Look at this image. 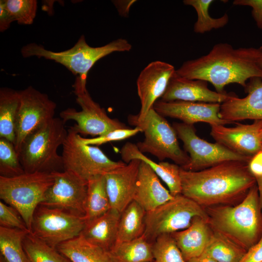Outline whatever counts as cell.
Wrapping results in <instances>:
<instances>
[{
	"label": "cell",
	"mask_w": 262,
	"mask_h": 262,
	"mask_svg": "<svg viewBox=\"0 0 262 262\" xmlns=\"http://www.w3.org/2000/svg\"><path fill=\"white\" fill-rule=\"evenodd\" d=\"M257 56V48H234L229 43H220L207 54L184 62L176 73L188 79L209 82L216 92L222 93L229 84L238 83L245 88L250 79H262Z\"/></svg>",
	"instance_id": "cell-1"
},
{
	"label": "cell",
	"mask_w": 262,
	"mask_h": 262,
	"mask_svg": "<svg viewBox=\"0 0 262 262\" xmlns=\"http://www.w3.org/2000/svg\"><path fill=\"white\" fill-rule=\"evenodd\" d=\"M248 164L229 161L196 171L180 167L181 194L204 208L244 197L256 184Z\"/></svg>",
	"instance_id": "cell-2"
},
{
	"label": "cell",
	"mask_w": 262,
	"mask_h": 262,
	"mask_svg": "<svg viewBox=\"0 0 262 262\" xmlns=\"http://www.w3.org/2000/svg\"><path fill=\"white\" fill-rule=\"evenodd\" d=\"M204 209L213 231L224 235L246 251L262 235V211L256 184L235 206L222 204Z\"/></svg>",
	"instance_id": "cell-3"
},
{
	"label": "cell",
	"mask_w": 262,
	"mask_h": 262,
	"mask_svg": "<svg viewBox=\"0 0 262 262\" xmlns=\"http://www.w3.org/2000/svg\"><path fill=\"white\" fill-rule=\"evenodd\" d=\"M65 124L54 117L26 137L19 154L25 173L64 171L62 156L57 151L67 135Z\"/></svg>",
	"instance_id": "cell-4"
},
{
	"label": "cell",
	"mask_w": 262,
	"mask_h": 262,
	"mask_svg": "<svg viewBox=\"0 0 262 262\" xmlns=\"http://www.w3.org/2000/svg\"><path fill=\"white\" fill-rule=\"evenodd\" d=\"M131 48L128 41L121 38L102 46L91 47L82 35L73 47L66 50L54 52L33 43L24 46L21 53L25 58L36 56L53 60L65 66L76 76L87 79L88 72L98 60L113 52L129 51Z\"/></svg>",
	"instance_id": "cell-5"
},
{
	"label": "cell",
	"mask_w": 262,
	"mask_h": 262,
	"mask_svg": "<svg viewBox=\"0 0 262 262\" xmlns=\"http://www.w3.org/2000/svg\"><path fill=\"white\" fill-rule=\"evenodd\" d=\"M53 181L52 172H25L10 178L0 176V198L16 210L31 232L34 212Z\"/></svg>",
	"instance_id": "cell-6"
},
{
	"label": "cell",
	"mask_w": 262,
	"mask_h": 262,
	"mask_svg": "<svg viewBox=\"0 0 262 262\" xmlns=\"http://www.w3.org/2000/svg\"><path fill=\"white\" fill-rule=\"evenodd\" d=\"M128 121L131 125L140 128L144 133V140L136 144L141 152L149 153L161 162L169 159L180 167L189 162V156L179 146L174 128L153 107L142 119L130 115Z\"/></svg>",
	"instance_id": "cell-7"
},
{
	"label": "cell",
	"mask_w": 262,
	"mask_h": 262,
	"mask_svg": "<svg viewBox=\"0 0 262 262\" xmlns=\"http://www.w3.org/2000/svg\"><path fill=\"white\" fill-rule=\"evenodd\" d=\"M207 219L205 209L182 194L147 212L144 236L153 244L163 234H171L188 228L196 217Z\"/></svg>",
	"instance_id": "cell-8"
},
{
	"label": "cell",
	"mask_w": 262,
	"mask_h": 262,
	"mask_svg": "<svg viewBox=\"0 0 262 262\" xmlns=\"http://www.w3.org/2000/svg\"><path fill=\"white\" fill-rule=\"evenodd\" d=\"M86 82L87 79L76 76L73 85L76 102L82 110L67 108L60 113V118L65 123L75 121L76 124L72 127L80 135L97 137L114 130L129 128L118 120L108 116L104 108L92 99L87 90Z\"/></svg>",
	"instance_id": "cell-9"
},
{
	"label": "cell",
	"mask_w": 262,
	"mask_h": 262,
	"mask_svg": "<svg viewBox=\"0 0 262 262\" xmlns=\"http://www.w3.org/2000/svg\"><path fill=\"white\" fill-rule=\"evenodd\" d=\"M79 136L72 126L68 129L62 146L64 170L71 172L88 181L126 164L123 161L111 160L98 147L83 144Z\"/></svg>",
	"instance_id": "cell-10"
},
{
	"label": "cell",
	"mask_w": 262,
	"mask_h": 262,
	"mask_svg": "<svg viewBox=\"0 0 262 262\" xmlns=\"http://www.w3.org/2000/svg\"><path fill=\"white\" fill-rule=\"evenodd\" d=\"M85 224V217L39 205L33 214L31 232L56 248L81 235Z\"/></svg>",
	"instance_id": "cell-11"
},
{
	"label": "cell",
	"mask_w": 262,
	"mask_h": 262,
	"mask_svg": "<svg viewBox=\"0 0 262 262\" xmlns=\"http://www.w3.org/2000/svg\"><path fill=\"white\" fill-rule=\"evenodd\" d=\"M173 127L183 142L184 151L190 154L189 162L181 167L185 170L199 171L229 161L249 163L252 158L236 153L217 142L201 139L196 135L194 125L174 123Z\"/></svg>",
	"instance_id": "cell-12"
},
{
	"label": "cell",
	"mask_w": 262,
	"mask_h": 262,
	"mask_svg": "<svg viewBox=\"0 0 262 262\" xmlns=\"http://www.w3.org/2000/svg\"><path fill=\"white\" fill-rule=\"evenodd\" d=\"M18 92L19 104L16 121L15 147L19 155L26 137L54 118L56 104L46 94L31 86Z\"/></svg>",
	"instance_id": "cell-13"
},
{
	"label": "cell",
	"mask_w": 262,
	"mask_h": 262,
	"mask_svg": "<svg viewBox=\"0 0 262 262\" xmlns=\"http://www.w3.org/2000/svg\"><path fill=\"white\" fill-rule=\"evenodd\" d=\"M52 173L53 183L40 205L85 217L88 181L68 171Z\"/></svg>",
	"instance_id": "cell-14"
},
{
	"label": "cell",
	"mask_w": 262,
	"mask_h": 262,
	"mask_svg": "<svg viewBox=\"0 0 262 262\" xmlns=\"http://www.w3.org/2000/svg\"><path fill=\"white\" fill-rule=\"evenodd\" d=\"M176 71L173 65L161 61L150 63L141 71L136 81L141 108L138 114L134 115L136 118L141 120L144 118L154 103L162 98Z\"/></svg>",
	"instance_id": "cell-15"
},
{
	"label": "cell",
	"mask_w": 262,
	"mask_h": 262,
	"mask_svg": "<svg viewBox=\"0 0 262 262\" xmlns=\"http://www.w3.org/2000/svg\"><path fill=\"white\" fill-rule=\"evenodd\" d=\"M262 120L251 124L237 123L234 127L211 126V135L216 142L241 155L252 157L262 149Z\"/></svg>",
	"instance_id": "cell-16"
},
{
	"label": "cell",
	"mask_w": 262,
	"mask_h": 262,
	"mask_svg": "<svg viewBox=\"0 0 262 262\" xmlns=\"http://www.w3.org/2000/svg\"><path fill=\"white\" fill-rule=\"evenodd\" d=\"M220 103L192 102L182 100H157L153 107L164 117L177 118L187 125L202 122L213 125L229 123L219 116Z\"/></svg>",
	"instance_id": "cell-17"
},
{
	"label": "cell",
	"mask_w": 262,
	"mask_h": 262,
	"mask_svg": "<svg viewBox=\"0 0 262 262\" xmlns=\"http://www.w3.org/2000/svg\"><path fill=\"white\" fill-rule=\"evenodd\" d=\"M247 96L239 98L234 93L221 103L219 116L229 124L246 119L262 120V79H250L245 87Z\"/></svg>",
	"instance_id": "cell-18"
},
{
	"label": "cell",
	"mask_w": 262,
	"mask_h": 262,
	"mask_svg": "<svg viewBox=\"0 0 262 262\" xmlns=\"http://www.w3.org/2000/svg\"><path fill=\"white\" fill-rule=\"evenodd\" d=\"M140 162L132 160L104 175L111 208L120 213L133 200Z\"/></svg>",
	"instance_id": "cell-19"
},
{
	"label": "cell",
	"mask_w": 262,
	"mask_h": 262,
	"mask_svg": "<svg viewBox=\"0 0 262 262\" xmlns=\"http://www.w3.org/2000/svg\"><path fill=\"white\" fill-rule=\"evenodd\" d=\"M232 94L212 91L208 88L207 82L188 79L179 75L176 71L161 100L164 101L182 100L221 104Z\"/></svg>",
	"instance_id": "cell-20"
},
{
	"label": "cell",
	"mask_w": 262,
	"mask_h": 262,
	"mask_svg": "<svg viewBox=\"0 0 262 262\" xmlns=\"http://www.w3.org/2000/svg\"><path fill=\"white\" fill-rule=\"evenodd\" d=\"M161 183L159 177L145 162L141 161L133 200L146 211H150L173 198Z\"/></svg>",
	"instance_id": "cell-21"
},
{
	"label": "cell",
	"mask_w": 262,
	"mask_h": 262,
	"mask_svg": "<svg viewBox=\"0 0 262 262\" xmlns=\"http://www.w3.org/2000/svg\"><path fill=\"white\" fill-rule=\"evenodd\" d=\"M213 232L207 219L197 216L188 228L171 235L187 262L203 253Z\"/></svg>",
	"instance_id": "cell-22"
},
{
	"label": "cell",
	"mask_w": 262,
	"mask_h": 262,
	"mask_svg": "<svg viewBox=\"0 0 262 262\" xmlns=\"http://www.w3.org/2000/svg\"><path fill=\"white\" fill-rule=\"evenodd\" d=\"M121 213L111 208L102 215L89 221L81 234L88 242L109 251L117 241Z\"/></svg>",
	"instance_id": "cell-23"
},
{
	"label": "cell",
	"mask_w": 262,
	"mask_h": 262,
	"mask_svg": "<svg viewBox=\"0 0 262 262\" xmlns=\"http://www.w3.org/2000/svg\"><path fill=\"white\" fill-rule=\"evenodd\" d=\"M122 159L126 164L134 159L147 163L156 175L166 184L170 194L175 196L181 192L180 166L165 162L157 163L141 152L136 144L128 142L120 150Z\"/></svg>",
	"instance_id": "cell-24"
},
{
	"label": "cell",
	"mask_w": 262,
	"mask_h": 262,
	"mask_svg": "<svg viewBox=\"0 0 262 262\" xmlns=\"http://www.w3.org/2000/svg\"><path fill=\"white\" fill-rule=\"evenodd\" d=\"M56 249L71 262H112L108 251L88 242L82 235L61 244Z\"/></svg>",
	"instance_id": "cell-25"
},
{
	"label": "cell",
	"mask_w": 262,
	"mask_h": 262,
	"mask_svg": "<svg viewBox=\"0 0 262 262\" xmlns=\"http://www.w3.org/2000/svg\"><path fill=\"white\" fill-rule=\"evenodd\" d=\"M152 245L143 235L131 241L116 242L108 252L112 262H153Z\"/></svg>",
	"instance_id": "cell-26"
},
{
	"label": "cell",
	"mask_w": 262,
	"mask_h": 262,
	"mask_svg": "<svg viewBox=\"0 0 262 262\" xmlns=\"http://www.w3.org/2000/svg\"><path fill=\"white\" fill-rule=\"evenodd\" d=\"M19 104L18 91L9 88L0 89V138L14 146L16 139V121Z\"/></svg>",
	"instance_id": "cell-27"
},
{
	"label": "cell",
	"mask_w": 262,
	"mask_h": 262,
	"mask_svg": "<svg viewBox=\"0 0 262 262\" xmlns=\"http://www.w3.org/2000/svg\"><path fill=\"white\" fill-rule=\"evenodd\" d=\"M146 211L133 200L121 213L117 241H131L142 236L145 230Z\"/></svg>",
	"instance_id": "cell-28"
},
{
	"label": "cell",
	"mask_w": 262,
	"mask_h": 262,
	"mask_svg": "<svg viewBox=\"0 0 262 262\" xmlns=\"http://www.w3.org/2000/svg\"><path fill=\"white\" fill-rule=\"evenodd\" d=\"M111 208L104 175L89 180L85 203L86 221L102 215Z\"/></svg>",
	"instance_id": "cell-29"
},
{
	"label": "cell",
	"mask_w": 262,
	"mask_h": 262,
	"mask_svg": "<svg viewBox=\"0 0 262 262\" xmlns=\"http://www.w3.org/2000/svg\"><path fill=\"white\" fill-rule=\"evenodd\" d=\"M246 250L224 235L213 232L204 254L217 262H240Z\"/></svg>",
	"instance_id": "cell-30"
},
{
	"label": "cell",
	"mask_w": 262,
	"mask_h": 262,
	"mask_svg": "<svg viewBox=\"0 0 262 262\" xmlns=\"http://www.w3.org/2000/svg\"><path fill=\"white\" fill-rule=\"evenodd\" d=\"M29 230L0 226V256L6 262H28L23 241Z\"/></svg>",
	"instance_id": "cell-31"
},
{
	"label": "cell",
	"mask_w": 262,
	"mask_h": 262,
	"mask_svg": "<svg viewBox=\"0 0 262 262\" xmlns=\"http://www.w3.org/2000/svg\"><path fill=\"white\" fill-rule=\"evenodd\" d=\"M28 262H71L67 258L39 239L28 233L23 241Z\"/></svg>",
	"instance_id": "cell-32"
},
{
	"label": "cell",
	"mask_w": 262,
	"mask_h": 262,
	"mask_svg": "<svg viewBox=\"0 0 262 262\" xmlns=\"http://www.w3.org/2000/svg\"><path fill=\"white\" fill-rule=\"evenodd\" d=\"M213 0H184L185 5L193 7L197 15V20L194 25L193 30L196 33L203 34L213 30L225 27L229 22V17L227 13L218 18L212 17L209 10Z\"/></svg>",
	"instance_id": "cell-33"
},
{
	"label": "cell",
	"mask_w": 262,
	"mask_h": 262,
	"mask_svg": "<svg viewBox=\"0 0 262 262\" xmlns=\"http://www.w3.org/2000/svg\"><path fill=\"white\" fill-rule=\"evenodd\" d=\"M25 173L14 145L0 138V176L10 178Z\"/></svg>",
	"instance_id": "cell-34"
},
{
	"label": "cell",
	"mask_w": 262,
	"mask_h": 262,
	"mask_svg": "<svg viewBox=\"0 0 262 262\" xmlns=\"http://www.w3.org/2000/svg\"><path fill=\"white\" fill-rule=\"evenodd\" d=\"M154 262H187L171 234L159 236L152 245Z\"/></svg>",
	"instance_id": "cell-35"
},
{
	"label": "cell",
	"mask_w": 262,
	"mask_h": 262,
	"mask_svg": "<svg viewBox=\"0 0 262 262\" xmlns=\"http://www.w3.org/2000/svg\"><path fill=\"white\" fill-rule=\"evenodd\" d=\"M4 2L14 21L21 25L33 23L36 15L37 0H4Z\"/></svg>",
	"instance_id": "cell-36"
},
{
	"label": "cell",
	"mask_w": 262,
	"mask_h": 262,
	"mask_svg": "<svg viewBox=\"0 0 262 262\" xmlns=\"http://www.w3.org/2000/svg\"><path fill=\"white\" fill-rule=\"evenodd\" d=\"M142 132L141 129L135 127L133 129L126 128L118 129L110 131L104 135L92 138H85L80 135L81 141L85 145L91 146H99L112 142L126 139Z\"/></svg>",
	"instance_id": "cell-37"
},
{
	"label": "cell",
	"mask_w": 262,
	"mask_h": 262,
	"mask_svg": "<svg viewBox=\"0 0 262 262\" xmlns=\"http://www.w3.org/2000/svg\"><path fill=\"white\" fill-rule=\"evenodd\" d=\"M0 226L29 230L16 210L2 201L0 202Z\"/></svg>",
	"instance_id": "cell-38"
},
{
	"label": "cell",
	"mask_w": 262,
	"mask_h": 262,
	"mask_svg": "<svg viewBox=\"0 0 262 262\" xmlns=\"http://www.w3.org/2000/svg\"><path fill=\"white\" fill-rule=\"evenodd\" d=\"M233 4L250 7L252 16L257 27L262 30V0H234Z\"/></svg>",
	"instance_id": "cell-39"
},
{
	"label": "cell",
	"mask_w": 262,
	"mask_h": 262,
	"mask_svg": "<svg viewBox=\"0 0 262 262\" xmlns=\"http://www.w3.org/2000/svg\"><path fill=\"white\" fill-rule=\"evenodd\" d=\"M240 262H262V235L259 240L246 251Z\"/></svg>",
	"instance_id": "cell-40"
},
{
	"label": "cell",
	"mask_w": 262,
	"mask_h": 262,
	"mask_svg": "<svg viewBox=\"0 0 262 262\" xmlns=\"http://www.w3.org/2000/svg\"><path fill=\"white\" fill-rule=\"evenodd\" d=\"M248 167L250 172L255 178L262 176V150L252 157Z\"/></svg>",
	"instance_id": "cell-41"
},
{
	"label": "cell",
	"mask_w": 262,
	"mask_h": 262,
	"mask_svg": "<svg viewBox=\"0 0 262 262\" xmlns=\"http://www.w3.org/2000/svg\"><path fill=\"white\" fill-rule=\"evenodd\" d=\"M14 21L10 12L6 7L4 0H0V31L3 32Z\"/></svg>",
	"instance_id": "cell-42"
},
{
	"label": "cell",
	"mask_w": 262,
	"mask_h": 262,
	"mask_svg": "<svg viewBox=\"0 0 262 262\" xmlns=\"http://www.w3.org/2000/svg\"><path fill=\"white\" fill-rule=\"evenodd\" d=\"M118 13L122 16L126 17L129 14L130 8L136 0H115L114 1Z\"/></svg>",
	"instance_id": "cell-43"
},
{
	"label": "cell",
	"mask_w": 262,
	"mask_h": 262,
	"mask_svg": "<svg viewBox=\"0 0 262 262\" xmlns=\"http://www.w3.org/2000/svg\"><path fill=\"white\" fill-rule=\"evenodd\" d=\"M187 262H217L213 259L209 257L204 254L193 258Z\"/></svg>",
	"instance_id": "cell-44"
},
{
	"label": "cell",
	"mask_w": 262,
	"mask_h": 262,
	"mask_svg": "<svg viewBox=\"0 0 262 262\" xmlns=\"http://www.w3.org/2000/svg\"><path fill=\"white\" fill-rule=\"evenodd\" d=\"M255 179L258 190L259 202L262 211V176L256 178Z\"/></svg>",
	"instance_id": "cell-45"
},
{
	"label": "cell",
	"mask_w": 262,
	"mask_h": 262,
	"mask_svg": "<svg viewBox=\"0 0 262 262\" xmlns=\"http://www.w3.org/2000/svg\"><path fill=\"white\" fill-rule=\"evenodd\" d=\"M257 61L259 66L262 69V46L257 48Z\"/></svg>",
	"instance_id": "cell-46"
},
{
	"label": "cell",
	"mask_w": 262,
	"mask_h": 262,
	"mask_svg": "<svg viewBox=\"0 0 262 262\" xmlns=\"http://www.w3.org/2000/svg\"><path fill=\"white\" fill-rule=\"evenodd\" d=\"M0 262H6L1 256H0Z\"/></svg>",
	"instance_id": "cell-47"
},
{
	"label": "cell",
	"mask_w": 262,
	"mask_h": 262,
	"mask_svg": "<svg viewBox=\"0 0 262 262\" xmlns=\"http://www.w3.org/2000/svg\"><path fill=\"white\" fill-rule=\"evenodd\" d=\"M260 138H261V143L262 144V130L261 131V133H260Z\"/></svg>",
	"instance_id": "cell-48"
},
{
	"label": "cell",
	"mask_w": 262,
	"mask_h": 262,
	"mask_svg": "<svg viewBox=\"0 0 262 262\" xmlns=\"http://www.w3.org/2000/svg\"><path fill=\"white\" fill-rule=\"evenodd\" d=\"M261 150H262V149H261Z\"/></svg>",
	"instance_id": "cell-49"
},
{
	"label": "cell",
	"mask_w": 262,
	"mask_h": 262,
	"mask_svg": "<svg viewBox=\"0 0 262 262\" xmlns=\"http://www.w3.org/2000/svg\"></svg>",
	"instance_id": "cell-50"
}]
</instances>
